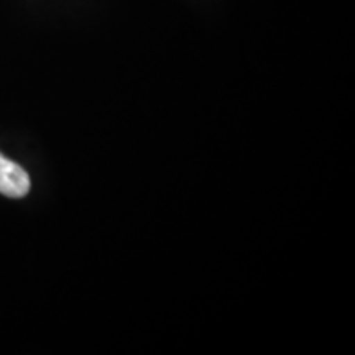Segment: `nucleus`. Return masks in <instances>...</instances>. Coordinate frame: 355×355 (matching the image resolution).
I'll return each mask as SVG.
<instances>
[{
  "instance_id": "f257e3e1",
  "label": "nucleus",
  "mask_w": 355,
  "mask_h": 355,
  "mask_svg": "<svg viewBox=\"0 0 355 355\" xmlns=\"http://www.w3.org/2000/svg\"><path fill=\"white\" fill-rule=\"evenodd\" d=\"M30 176L17 163L0 153V194L7 198L19 199L28 194Z\"/></svg>"
}]
</instances>
